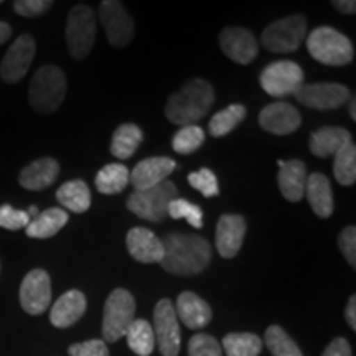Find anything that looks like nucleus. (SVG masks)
<instances>
[{
    "instance_id": "1",
    "label": "nucleus",
    "mask_w": 356,
    "mask_h": 356,
    "mask_svg": "<svg viewBox=\"0 0 356 356\" xmlns=\"http://www.w3.org/2000/svg\"><path fill=\"white\" fill-rule=\"evenodd\" d=\"M165 254L160 261L163 270L180 277L202 274L213 257L211 244L198 234L172 233L163 239Z\"/></svg>"
},
{
    "instance_id": "2",
    "label": "nucleus",
    "mask_w": 356,
    "mask_h": 356,
    "mask_svg": "<svg viewBox=\"0 0 356 356\" xmlns=\"http://www.w3.org/2000/svg\"><path fill=\"white\" fill-rule=\"evenodd\" d=\"M215 89L202 78H195L170 96L165 106L167 119L177 126H195L215 104Z\"/></svg>"
},
{
    "instance_id": "3",
    "label": "nucleus",
    "mask_w": 356,
    "mask_h": 356,
    "mask_svg": "<svg viewBox=\"0 0 356 356\" xmlns=\"http://www.w3.org/2000/svg\"><path fill=\"white\" fill-rule=\"evenodd\" d=\"M66 89L68 81L63 70L53 65H44L35 73L30 83V106L40 114H53L63 104Z\"/></svg>"
},
{
    "instance_id": "4",
    "label": "nucleus",
    "mask_w": 356,
    "mask_h": 356,
    "mask_svg": "<svg viewBox=\"0 0 356 356\" xmlns=\"http://www.w3.org/2000/svg\"><path fill=\"white\" fill-rule=\"evenodd\" d=\"M307 50L318 63L346 66L353 61L355 48L348 37L332 26H318L307 37Z\"/></svg>"
},
{
    "instance_id": "5",
    "label": "nucleus",
    "mask_w": 356,
    "mask_h": 356,
    "mask_svg": "<svg viewBox=\"0 0 356 356\" xmlns=\"http://www.w3.org/2000/svg\"><path fill=\"white\" fill-rule=\"evenodd\" d=\"M178 198L177 185L170 180L149 190L132 191L127 198V210L140 220L162 222L167 218L168 204Z\"/></svg>"
},
{
    "instance_id": "6",
    "label": "nucleus",
    "mask_w": 356,
    "mask_h": 356,
    "mask_svg": "<svg viewBox=\"0 0 356 356\" xmlns=\"http://www.w3.org/2000/svg\"><path fill=\"white\" fill-rule=\"evenodd\" d=\"M96 42V13L91 7L79 3L73 7L66 20V44L74 60H84Z\"/></svg>"
},
{
    "instance_id": "7",
    "label": "nucleus",
    "mask_w": 356,
    "mask_h": 356,
    "mask_svg": "<svg viewBox=\"0 0 356 356\" xmlns=\"http://www.w3.org/2000/svg\"><path fill=\"white\" fill-rule=\"evenodd\" d=\"M136 300L126 289H115L109 293L102 315V337L108 343H115L126 335L127 328L134 322Z\"/></svg>"
},
{
    "instance_id": "8",
    "label": "nucleus",
    "mask_w": 356,
    "mask_h": 356,
    "mask_svg": "<svg viewBox=\"0 0 356 356\" xmlns=\"http://www.w3.org/2000/svg\"><path fill=\"white\" fill-rule=\"evenodd\" d=\"M307 37V20L304 15H291L279 19L266 26L261 42L266 50L279 53H292L299 50Z\"/></svg>"
},
{
    "instance_id": "9",
    "label": "nucleus",
    "mask_w": 356,
    "mask_h": 356,
    "mask_svg": "<svg viewBox=\"0 0 356 356\" xmlns=\"http://www.w3.org/2000/svg\"><path fill=\"white\" fill-rule=\"evenodd\" d=\"M261 88L273 97L293 96L305 81L304 70L293 61L284 60L267 65L261 73Z\"/></svg>"
},
{
    "instance_id": "10",
    "label": "nucleus",
    "mask_w": 356,
    "mask_h": 356,
    "mask_svg": "<svg viewBox=\"0 0 356 356\" xmlns=\"http://www.w3.org/2000/svg\"><path fill=\"white\" fill-rule=\"evenodd\" d=\"M99 22L113 47L122 48L132 42L134 33H136V24L121 2L118 0L101 2Z\"/></svg>"
},
{
    "instance_id": "11",
    "label": "nucleus",
    "mask_w": 356,
    "mask_h": 356,
    "mask_svg": "<svg viewBox=\"0 0 356 356\" xmlns=\"http://www.w3.org/2000/svg\"><path fill=\"white\" fill-rule=\"evenodd\" d=\"M293 96L309 109L335 111L350 101V89L341 83H304Z\"/></svg>"
},
{
    "instance_id": "12",
    "label": "nucleus",
    "mask_w": 356,
    "mask_h": 356,
    "mask_svg": "<svg viewBox=\"0 0 356 356\" xmlns=\"http://www.w3.org/2000/svg\"><path fill=\"white\" fill-rule=\"evenodd\" d=\"M154 335L155 343L162 356H177L180 351V325L172 300L162 299L154 310Z\"/></svg>"
},
{
    "instance_id": "13",
    "label": "nucleus",
    "mask_w": 356,
    "mask_h": 356,
    "mask_svg": "<svg viewBox=\"0 0 356 356\" xmlns=\"http://www.w3.org/2000/svg\"><path fill=\"white\" fill-rule=\"evenodd\" d=\"M37 51V44L32 35H20L8 48L2 63H0V78L8 84L19 83L29 73Z\"/></svg>"
},
{
    "instance_id": "14",
    "label": "nucleus",
    "mask_w": 356,
    "mask_h": 356,
    "mask_svg": "<svg viewBox=\"0 0 356 356\" xmlns=\"http://www.w3.org/2000/svg\"><path fill=\"white\" fill-rule=\"evenodd\" d=\"M20 305L29 315H42L51 302V280L47 270L33 269L20 286Z\"/></svg>"
},
{
    "instance_id": "15",
    "label": "nucleus",
    "mask_w": 356,
    "mask_h": 356,
    "mask_svg": "<svg viewBox=\"0 0 356 356\" xmlns=\"http://www.w3.org/2000/svg\"><path fill=\"white\" fill-rule=\"evenodd\" d=\"M220 44L222 53L238 65L252 63L259 53V44L254 35L241 26H228L222 30Z\"/></svg>"
},
{
    "instance_id": "16",
    "label": "nucleus",
    "mask_w": 356,
    "mask_h": 356,
    "mask_svg": "<svg viewBox=\"0 0 356 356\" xmlns=\"http://www.w3.org/2000/svg\"><path fill=\"white\" fill-rule=\"evenodd\" d=\"M302 118L291 102L277 101L266 106L259 114V126L274 136H289L300 127Z\"/></svg>"
},
{
    "instance_id": "17",
    "label": "nucleus",
    "mask_w": 356,
    "mask_h": 356,
    "mask_svg": "<svg viewBox=\"0 0 356 356\" xmlns=\"http://www.w3.org/2000/svg\"><path fill=\"white\" fill-rule=\"evenodd\" d=\"M246 229V220L241 215H222L218 220L216 249L222 259H233L241 251Z\"/></svg>"
},
{
    "instance_id": "18",
    "label": "nucleus",
    "mask_w": 356,
    "mask_h": 356,
    "mask_svg": "<svg viewBox=\"0 0 356 356\" xmlns=\"http://www.w3.org/2000/svg\"><path fill=\"white\" fill-rule=\"evenodd\" d=\"M177 162L170 157H149L140 160L131 172V184L136 191L149 190L167 180L175 172Z\"/></svg>"
},
{
    "instance_id": "19",
    "label": "nucleus",
    "mask_w": 356,
    "mask_h": 356,
    "mask_svg": "<svg viewBox=\"0 0 356 356\" xmlns=\"http://www.w3.org/2000/svg\"><path fill=\"white\" fill-rule=\"evenodd\" d=\"M126 244L131 254L137 262L142 264H152L163 259L165 249H163L162 239L157 238L152 231L147 228H132L127 233Z\"/></svg>"
},
{
    "instance_id": "20",
    "label": "nucleus",
    "mask_w": 356,
    "mask_h": 356,
    "mask_svg": "<svg viewBox=\"0 0 356 356\" xmlns=\"http://www.w3.org/2000/svg\"><path fill=\"white\" fill-rule=\"evenodd\" d=\"M279 165V188L282 197L289 202L297 203L305 197L307 185V167L302 160H277Z\"/></svg>"
},
{
    "instance_id": "21",
    "label": "nucleus",
    "mask_w": 356,
    "mask_h": 356,
    "mask_svg": "<svg viewBox=\"0 0 356 356\" xmlns=\"http://www.w3.org/2000/svg\"><path fill=\"white\" fill-rule=\"evenodd\" d=\"M86 307V296L81 291L73 289V291L65 292L51 307L50 322L56 328H68L83 317Z\"/></svg>"
},
{
    "instance_id": "22",
    "label": "nucleus",
    "mask_w": 356,
    "mask_h": 356,
    "mask_svg": "<svg viewBox=\"0 0 356 356\" xmlns=\"http://www.w3.org/2000/svg\"><path fill=\"white\" fill-rule=\"evenodd\" d=\"M60 175V163L53 157H42L33 160L19 175V184L25 190L42 191L51 186Z\"/></svg>"
},
{
    "instance_id": "23",
    "label": "nucleus",
    "mask_w": 356,
    "mask_h": 356,
    "mask_svg": "<svg viewBox=\"0 0 356 356\" xmlns=\"http://www.w3.org/2000/svg\"><path fill=\"white\" fill-rule=\"evenodd\" d=\"M351 134L343 127L338 126H323L317 129L315 132H312L309 139L310 152L315 157L327 159V157H335L343 147L350 144Z\"/></svg>"
},
{
    "instance_id": "24",
    "label": "nucleus",
    "mask_w": 356,
    "mask_h": 356,
    "mask_svg": "<svg viewBox=\"0 0 356 356\" xmlns=\"http://www.w3.org/2000/svg\"><path fill=\"white\" fill-rule=\"evenodd\" d=\"M177 317L181 323L191 328V330H200L211 322L213 312L208 302L193 292H181L177 299Z\"/></svg>"
},
{
    "instance_id": "25",
    "label": "nucleus",
    "mask_w": 356,
    "mask_h": 356,
    "mask_svg": "<svg viewBox=\"0 0 356 356\" xmlns=\"http://www.w3.org/2000/svg\"><path fill=\"white\" fill-rule=\"evenodd\" d=\"M305 195L315 215L320 218H330L335 208V200H333L332 184L323 173H312L307 177Z\"/></svg>"
},
{
    "instance_id": "26",
    "label": "nucleus",
    "mask_w": 356,
    "mask_h": 356,
    "mask_svg": "<svg viewBox=\"0 0 356 356\" xmlns=\"http://www.w3.org/2000/svg\"><path fill=\"white\" fill-rule=\"evenodd\" d=\"M70 216L63 208H48L37 216L32 218L25 233L29 238L33 239H48L60 233L68 222Z\"/></svg>"
},
{
    "instance_id": "27",
    "label": "nucleus",
    "mask_w": 356,
    "mask_h": 356,
    "mask_svg": "<svg viewBox=\"0 0 356 356\" xmlns=\"http://www.w3.org/2000/svg\"><path fill=\"white\" fill-rule=\"evenodd\" d=\"M56 200L66 210L81 215V213H86L89 207H91V191H89L86 181L71 180L58 188Z\"/></svg>"
},
{
    "instance_id": "28",
    "label": "nucleus",
    "mask_w": 356,
    "mask_h": 356,
    "mask_svg": "<svg viewBox=\"0 0 356 356\" xmlns=\"http://www.w3.org/2000/svg\"><path fill=\"white\" fill-rule=\"evenodd\" d=\"M142 140H144V132L140 131L136 124H121L115 129L111 139V152L115 159L127 160L137 152Z\"/></svg>"
},
{
    "instance_id": "29",
    "label": "nucleus",
    "mask_w": 356,
    "mask_h": 356,
    "mask_svg": "<svg viewBox=\"0 0 356 356\" xmlns=\"http://www.w3.org/2000/svg\"><path fill=\"white\" fill-rule=\"evenodd\" d=\"M131 184V172L124 163H108L96 173L95 185L102 195H119Z\"/></svg>"
},
{
    "instance_id": "30",
    "label": "nucleus",
    "mask_w": 356,
    "mask_h": 356,
    "mask_svg": "<svg viewBox=\"0 0 356 356\" xmlns=\"http://www.w3.org/2000/svg\"><path fill=\"white\" fill-rule=\"evenodd\" d=\"M127 345L134 353L139 356H150L155 348V335L154 328L147 320L139 318L134 320L131 327L127 328L126 335Z\"/></svg>"
},
{
    "instance_id": "31",
    "label": "nucleus",
    "mask_w": 356,
    "mask_h": 356,
    "mask_svg": "<svg viewBox=\"0 0 356 356\" xmlns=\"http://www.w3.org/2000/svg\"><path fill=\"white\" fill-rule=\"evenodd\" d=\"M248 111L243 104H229L228 108L221 109L211 118L208 124V132L213 137H225L229 132H233L236 127L246 119Z\"/></svg>"
},
{
    "instance_id": "32",
    "label": "nucleus",
    "mask_w": 356,
    "mask_h": 356,
    "mask_svg": "<svg viewBox=\"0 0 356 356\" xmlns=\"http://www.w3.org/2000/svg\"><path fill=\"white\" fill-rule=\"evenodd\" d=\"M222 350L228 356H259L262 340L254 333H228L222 338Z\"/></svg>"
},
{
    "instance_id": "33",
    "label": "nucleus",
    "mask_w": 356,
    "mask_h": 356,
    "mask_svg": "<svg viewBox=\"0 0 356 356\" xmlns=\"http://www.w3.org/2000/svg\"><path fill=\"white\" fill-rule=\"evenodd\" d=\"M333 175L337 181L343 186H351L356 181V147L353 142L343 147L335 155L333 162Z\"/></svg>"
},
{
    "instance_id": "34",
    "label": "nucleus",
    "mask_w": 356,
    "mask_h": 356,
    "mask_svg": "<svg viewBox=\"0 0 356 356\" xmlns=\"http://www.w3.org/2000/svg\"><path fill=\"white\" fill-rule=\"evenodd\" d=\"M266 346L274 356H304L296 341L279 325H270L264 335Z\"/></svg>"
},
{
    "instance_id": "35",
    "label": "nucleus",
    "mask_w": 356,
    "mask_h": 356,
    "mask_svg": "<svg viewBox=\"0 0 356 356\" xmlns=\"http://www.w3.org/2000/svg\"><path fill=\"white\" fill-rule=\"evenodd\" d=\"M204 142V131L200 126H185L178 129L172 139V147L177 154L188 155L197 152Z\"/></svg>"
},
{
    "instance_id": "36",
    "label": "nucleus",
    "mask_w": 356,
    "mask_h": 356,
    "mask_svg": "<svg viewBox=\"0 0 356 356\" xmlns=\"http://www.w3.org/2000/svg\"><path fill=\"white\" fill-rule=\"evenodd\" d=\"M167 216L172 220H186L190 226L200 229L203 226V210L198 204L188 202L185 198H175L168 204Z\"/></svg>"
},
{
    "instance_id": "37",
    "label": "nucleus",
    "mask_w": 356,
    "mask_h": 356,
    "mask_svg": "<svg viewBox=\"0 0 356 356\" xmlns=\"http://www.w3.org/2000/svg\"><path fill=\"white\" fill-rule=\"evenodd\" d=\"M188 184L198 190L203 197L211 198L220 195V185H218V177L210 168L203 167L198 172H193L188 175Z\"/></svg>"
},
{
    "instance_id": "38",
    "label": "nucleus",
    "mask_w": 356,
    "mask_h": 356,
    "mask_svg": "<svg viewBox=\"0 0 356 356\" xmlns=\"http://www.w3.org/2000/svg\"><path fill=\"white\" fill-rule=\"evenodd\" d=\"M188 356H222V350L215 337L197 333L188 341Z\"/></svg>"
},
{
    "instance_id": "39",
    "label": "nucleus",
    "mask_w": 356,
    "mask_h": 356,
    "mask_svg": "<svg viewBox=\"0 0 356 356\" xmlns=\"http://www.w3.org/2000/svg\"><path fill=\"white\" fill-rule=\"evenodd\" d=\"M32 218L29 216V213L15 210L10 204H2L0 207V228L8 229V231H19L29 226V222Z\"/></svg>"
},
{
    "instance_id": "40",
    "label": "nucleus",
    "mask_w": 356,
    "mask_h": 356,
    "mask_svg": "<svg viewBox=\"0 0 356 356\" xmlns=\"http://www.w3.org/2000/svg\"><path fill=\"white\" fill-rule=\"evenodd\" d=\"M53 7L51 0H17L13 3V10L25 19H35V17L43 15Z\"/></svg>"
},
{
    "instance_id": "41",
    "label": "nucleus",
    "mask_w": 356,
    "mask_h": 356,
    "mask_svg": "<svg viewBox=\"0 0 356 356\" xmlns=\"http://www.w3.org/2000/svg\"><path fill=\"white\" fill-rule=\"evenodd\" d=\"M338 248L351 267H356V228L346 226L338 236Z\"/></svg>"
},
{
    "instance_id": "42",
    "label": "nucleus",
    "mask_w": 356,
    "mask_h": 356,
    "mask_svg": "<svg viewBox=\"0 0 356 356\" xmlns=\"http://www.w3.org/2000/svg\"><path fill=\"white\" fill-rule=\"evenodd\" d=\"M68 353L70 356H109V350L104 340H88L71 345Z\"/></svg>"
},
{
    "instance_id": "43",
    "label": "nucleus",
    "mask_w": 356,
    "mask_h": 356,
    "mask_svg": "<svg viewBox=\"0 0 356 356\" xmlns=\"http://www.w3.org/2000/svg\"><path fill=\"white\" fill-rule=\"evenodd\" d=\"M322 356H351L350 343L345 338L337 337L335 340L330 341V345L327 346Z\"/></svg>"
},
{
    "instance_id": "44",
    "label": "nucleus",
    "mask_w": 356,
    "mask_h": 356,
    "mask_svg": "<svg viewBox=\"0 0 356 356\" xmlns=\"http://www.w3.org/2000/svg\"><path fill=\"white\" fill-rule=\"evenodd\" d=\"M345 318L351 327V330H356V296H351L348 304H346Z\"/></svg>"
},
{
    "instance_id": "45",
    "label": "nucleus",
    "mask_w": 356,
    "mask_h": 356,
    "mask_svg": "<svg viewBox=\"0 0 356 356\" xmlns=\"http://www.w3.org/2000/svg\"><path fill=\"white\" fill-rule=\"evenodd\" d=\"M332 3L338 12L345 13V15H353V13L356 12L355 0H335V2H332Z\"/></svg>"
},
{
    "instance_id": "46",
    "label": "nucleus",
    "mask_w": 356,
    "mask_h": 356,
    "mask_svg": "<svg viewBox=\"0 0 356 356\" xmlns=\"http://www.w3.org/2000/svg\"><path fill=\"white\" fill-rule=\"evenodd\" d=\"M12 35V26L7 24V22H2L0 20V44H3L7 42L8 38H10Z\"/></svg>"
},
{
    "instance_id": "47",
    "label": "nucleus",
    "mask_w": 356,
    "mask_h": 356,
    "mask_svg": "<svg viewBox=\"0 0 356 356\" xmlns=\"http://www.w3.org/2000/svg\"><path fill=\"white\" fill-rule=\"evenodd\" d=\"M350 106H348V113H350V118L356 121V99L355 97H350Z\"/></svg>"
},
{
    "instance_id": "48",
    "label": "nucleus",
    "mask_w": 356,
    "mask_h": 356,
    "mask_svg": "<svg viewBox=\"0 0 356 356\" xmlns=\"http://www.w3.org/2000/svg\"><path fill=\"white\" fill-rule=\"evenodd\" d=\"M26 213H29V216H30V218H35V216H37V215H38V213H40V211H38V208H37V207H35V204H32V207H30V208H29V210H26Z\"/></svg>"
},
{
    "instance_id": "49",
    "label": "nucleus",
    "mask_w": 356,
    "mask_h": 356,
    "mask_svg": "<svg viewBox=\"0 0 356 356\" xmlns=\"http://www.w3.org/2000/svg\"><path fill=\"white\" fill-rule=\"evenodd\" d=\"M0 3H2V0H0Z\"/></svg>"
}]
</instances>
